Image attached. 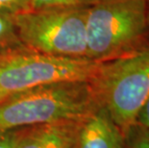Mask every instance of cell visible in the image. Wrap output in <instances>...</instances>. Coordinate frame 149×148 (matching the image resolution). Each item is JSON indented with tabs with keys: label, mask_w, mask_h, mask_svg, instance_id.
Instances as JSON below:
<instances>
[{
	"label": "cell",
	"mask_w": 149,
	"mask_h": 148,
	"mask_svg": "<svg viewBox=\"0 0 149 148\" xmlns=\"http://www.w3.org/2000/svg\"><path fill=\"white\" fill-rule=\"evenodd\" d=\"M88 82H58L11 93L0 101V132L83 120L98 108Z\"/></svg>",
	"instance_id": "obj_1"
},
{
	"label": "cell",
	"mask_w": 149,
	"mask_h": 148,
	"mask_svg": "<svg viewBox=\"0 0 149 148\" xmlns=\"http://www.w3.org/2000/svg\"><path fill=\"white\" fill-rule=\"evenodd\" d=\"M146 0H102L87 17L88 59L103 63L149 49Z\"/></svg>",
	"instance_id": "obj_2"
},
{
	"label": "cell",
	"mask_w": 149,
	"mask_h": 148,
	"mask_svg": "<svg viewBox=\"0 0 149 148\" xmlns=\"http://www.w3.org/2000/svg\"><path fill=\"white\" fill-rule=\"evenodd\" d=\"M90 85L98 106L124 135L149 98V49L100 63Z\"/></svg>",
	"instance_id": "obj_3"
},
{
	"label": "cell",
	"mask_w": 149,
	"mask_h": 148,
	"mask_svg": "<svg viewBox=\"0 0 149 148\" xmlns=\"http://www.w3.org/2000/svg\"><path fill=\"white\" fill-rule=\"evenodd\" d=\"M88 8L31 10L12 15V18L28 49L59 57L88 59Z\"/></svg>",
	"instance_id": "obj_4"
},
{
	"label": "cell",
	"mask_w": 149,
	"mask_h": 148,
	"mask_svg": "<svg viewBox=\"0 0 149 148\" xmlns=\"http://www.w3.org/2000/svg\"><path fill=\"white\" fill-rule=\"evenodd\" d=\"M100 63L59 57L31 49L0 59V90L11 94L58 82H90Z\"/></svg>",
	"instance_id": "obj_5"
},
{
	"label": "cell",
	"mask_w": 149,
	"mask_h": 148,
	"mask_svg": "<svg viewBox=\"0 0 149 148\" xmlns=\"http://www.w3.org/2000/svg\"><path fill=\"white\" fill-rule=\"evenodd\" d=\"M85 119V118H84ZM82 120L58 121L10 131L13 148H76Z\"/></svg>",
	"instance_id": "obj_6"
},
{
	"label": "cell",
	"mask_w": 149,
	"mask_h": 148,
	"mask_svg": "<svg viewBox=\"0 0 149 148\" xmlns=\"http://www.w3.org/2000/svg\"><path fill=\"white\" fill-rule=\"evenodd\" d=\"M76 148H123V135L106 110L98 107L82 120Z\"/></svg>",
	"instance_id": "obj_7"
},
{
	"label": "cell",
	"mask_w": 149,
	"mask_h": 148,
	"mask_svg": "<svg viewBox=\"0 0 149 148\" xmlns=\"http://www.w3.org/2000/svg\"><path fill=\"white\" fill-rule=\"evenodd\" d=\"M26 49L18 37L12 15L0 12V59Z\"/></svg>",
	"instance_id": "obj_8"
},
{
	"label": "cell",
	"mask_w": 149,
	"mask_h": 148,
	"mask_svg": "<svg viewBox=\"0 0 149 148\" xmlns=\"http://www.w3.org/2000/svg\"><path fill=\"white\" fill-rule=\"evenodd\" d=\"M123 148H149V129L132 125L123 135Z\"/></svg>",
	"instance_id": "obj_9"
},
{
	"label": "cell",
	"mask_w": 149,
	"mask_h": 148,
	"mask_svg": "<svg viewBox=\"0 0 149 148\" xmlns=\"http://www.w3.org/2000/svg\"><path fill=\"white\" fill-rule=\"evenodd\" d=\"M102 0H32V10L57 8H88Z\"/></svg>",
	"instance_id": "obj_10"
},
{
	"label": "cell",
	"mask_w": 149,
	"mask_h": 148,
	"mask_svg": "<svg viewBox=\"0 0 149 148\" xmlns=\"http://www.w3.org/2000/svg\"><path fill=\"white\" fill-rule=\"evenodd\" d=\"M32 10V0H0V12L15 15Z\"/></svg>",
	"instance_id": "obj_11"
},
{
	"label": "cell",
	"mask_w": 149,
	"mask_h": 148,
	"mask_svg": "<svg viewBox=\"0 0 149 148\" xmlns=\"http://www.w3.org/2000/svg\"><path fill=\"white\" fill-rule=\"evenodd\" d=\"M137 123L143 126L146 129H149V98L139 112L137 118Z\"/></svg>",
	"instance_id": "obj_12"
},
{
	"label": "cell",
	"mask_w": 149,
	"mask_h": 148,
	"mask_svg": "<svg viewBox=\"0 0 149 148\" xmlns=\"http://www.w3.org/2000/svg\"><path fill=\"white\" fill-rule=\"evenodd\" d=\"M0 148H13L10 131L0 132Z\"/></svg>",
	"instance_id": "obj_13"
},
{
	"label": "cell",
	"mask_w": 149,
	"mask_h": 148,
	"mask_svg": "<svg viewBox=\"0 0 149 148\" xmlns=\"http://www.w3.org/2000/svg\"><path fill=\"white\" fill-rule=\"evenodd\" d=\"M7 95H9V94H7V93H5L4 91H2L1 90H0V101H1L2 99H4L6 96Z\"/></svg>",
	"instance_id": "obj_14"
},
{
	"label": "cell",
	"mask_w": 149,
	"mask_h": 148,
	"mask_svg": "<svg viewBox=\"0 0 149 148\" xmlns=\"http://www.w3.org/2000/svg\"><path fill=\"white\" fill-rule=\"evenodd\" d=\"M146 6H147V20L149 24V0H146Z\"/></svg>",
	"instance_id": "obj_15"
}]
</instances>
